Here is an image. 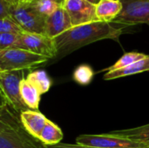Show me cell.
I'll return each instance as SVG.
<instances>
[{
	"mask_svg": "<svg viewBox=\"0 0 149 148\" xmlns=\"http://www.w3.org/2000/svg\"><path fill=\"white\" fill-rule=\"evenodd\" d=\"M123 33V27L113 25V23L95 21L74 26L54 38L57 47V56L53 62L72 51L102 39L119 41Z\"/></svg>",
	"mask_w": 149,
	"mask_h": 148,
	"instance_id": "6da1fadb",
	"label": "cell"
},
{
	"mask_svg": "<svg viewBox=\"0 0 149 148\" xmlns=\"http://www.w3.org/2000/svg\"><path fill=\"white\" fill-rule=\"evenodd\" d=\"M44 145L24 128L19 114L0 106V148H42Z\"/></svg>",
	"mask_w": 149,
	"mask_h": 148,
	"instance_id": "7a4b0ae2",
	"label": "cell"
},
{
	"mask_svg": "<svg viewBox=\"0 0 149 148\" xmlns=\"http://www.w3.org/2000/svg\"><path fill=\"white\" fill-rule=\"evenodd\" d=\"M24 78V71L0 72L1 104L6 105L19 115L29 110L20 94V83Z\"/></svg>",
	"mask_w": 149,
	"mask_h": 148,
	"instance_id": "3957f363",
	"label": "cell"
},
{
	"mask_svg": "<svg viewBox=\"0 0 149 148\" xmlns=\"http://www.w3.org/2000/svg\"><path fill=\"white\" fill-rule=\"evenodd\" d=\"M49 62V58L21 48L0 51V72L24 71Z\"/></svg>",
	"mask_w": 149,
	"mask_h": 148,
	"instance_id": "277c9868",
	"label": "cell"
},
{
	"mask_svg": "<svg viewBox=\"0 0 149 148\" xmlns=\"http://www.w3.org/2000/svg\"><path fill=\"white\" fill-rule=\"evenodd\" d=\"M10 17L25 32L45 35L46 17L38 10L34 1L14 4L10 10Z\"/></svg>",
	"mask_w": 149,
	"mask_h": 148,
	"instance_id": "5b68a950",
	"label": "cell"
},
{
	"mask_svg": "<svg viewBox=\"0 0 149 148\" xmlns=\"http://www.w3.org/2000/svg\"><path fill=\"white\" fill-rule=\"evenodd\" d=\"M76 144L102 148H149L145 144L111 133L82 134L76 138Z\"/></svg>",
	"mask_w": 149,
	"mask_h": 148,
	"instance_id": "8992f818",
	"label": "cell"
},
{
	"mask_svg": "<svg viewBox=\"0 0 149 148\" xmlns=\"http://www.w3.org/2000/svg\"><path fill=\"white\" fill-rule=\"evenodd\" d=\"M16 48H21L38 55L53 59L57 56V47L54 38L45 34L24 32L19 36Z\"/></svg>",
	"mask_w": 149,
	"mask_h": 148,
	"instance_id": "52a82bcc",
	"label": "cell"
},
{
	"mask_svg": "<svg viewBox=\"0 0 149 148\" xmlns=\"http://www.w3.org/2000/svg\"><path fill=\"white\" fill-rule=\"evenodd\" d=\"M123 4L121 13L112 22L122 26L139 24L149 25V0H120Z\"/></svg>",
	"mask_w": 149,
	"mask_h": 148,
	"instance_id": "ba28073f",
	"label": "cell"
},
{
	"mask_svg": "<svg viewBox=\"0 0 149 148\" xmlns=\"http://www.w3.org/2000/svg\"><path fill=\"white\" fill-rule=\"evenodd\" d=\"M61 5L68 13L72 27L98 21L96 5L85 0H63Z\"/></svg>",
	"mask_w": 149,
	"mask_h": 148,
	"instance_id": "9c48e42d",
	"label": "cell"
},
{
	"mask_svg": "<svg viewBox=\"0 0 149 148\" xmlns=\"http://www.w3.org/2000/svg\"><path fill=\"white\" fill-rule=\"evenodd\" d=\"M72 28L71 18L60 4L45 18V35L55 38Z\"/></svg>",
	"mask_w": 149,
	"mask_h": 148,
	"instance_id": "30bf717a",
	"label": "cell"
},
{
	"mask_svg": "<svg viewBox=\"0 0 149 148\" xmlns=\"http://www.w3.org/2000/svg\"><path fill=\"white\" fill-rule=\"evenodd\" d=\"M20 121L24 128L33 138L38 140V137L46 125L48 119L38 110L29 109L19 115Z\"/></svg>",
	"mask_w": 149,
	"mask_h": 148,
	"instance_id": "8fae6325",
	"label": "cell"
},
{
	"mask_svg": "<svg viewBox=\"0 0 149 148\" xmlns=\"http://www.w3.org/2000/svg\"><path fill=\"white\" fill-rule=\"evenodd\" d=\"M123 4L120 0H101L96 5L98 21L112 23L122 11Z\"/></svg>",
	"mask_w": 149,
	"mask_h": 148,
	"instance_id": "7c38bea8",
	"label": "cell"
},
{
	"mask_svg": "<svg viewBox=\"0 0 149 148\" xmlns=\"http://www.w3.org/2000/svg\"><path fill=\"white\" fill-rule=\"evenodd\" d=\"M149 71V55H147L144 58L120 70L107 72L104 75L105 80H112L122 77H127L144 72Z\"/></svg>",
	"mask_w": 149,
	"mask_h": 148,
	"instance_id": "4fadbf2b",
	"label": "cell"
},
{
	"mask_svg": "<svg viewBox=\"0 0 149 148\" xmlns=\"http://www.w3.org/2000/svg\"><path fill=\"white\" fill-rule=\"evenodd\" d=\"M20 94L24 103L31 110H38L41 93L26 78H24L20 83Z\"/></svg>",
	"mask_w": 149,
	"mask_h": 148,
	"instance_id": "5bb4252c",
	"label": "cell"
},
{
	"mask_svg": "<svg viewBox=\"0 0 149 148\" xmlns=\"http://www.w3.org/2000/svg\"><path fill=\"white\" fill-rule=\"evenodd\" d=\"M64 137V134L61 131V129L54 124L51 120H47L45 126L44 127L43 131L41 132L38 140L45 147H51L55 146L57 144L61 143Z\"/></svg>",
	"mask_w": 149,
	"mask_h": 148,
	"instance_id": "9a60e30c",
	"label": "cell"
},
{
	"mask_svg": "<svg viewBox=\"0 0 149 148\" xmlns=\"http://www.w3.org/2000/svg\"><path fill=\"white\" fill-rule=\"evenodd\" d=\"M109 133L116 135V136H120V137L127 138V139L135 140L137 142L145 144L149 147V124L142 126H138L135 128L113 131Z\"/></svg>",
	"mask_w": 149,
	"mask_h": 148,
	"instance_id": "2e32d148",
	"label": "cell"
},
{
	"mask_svg": "<svg viewBox=\"0 0 149 148\" xmlns=\"http://www.w3.org/2000/svg\"><path fill=\"white\" fill-rule=\"evenodd\" d=\"M26 79L31 82L38 91L41 94H44L47 92L52 85V81L48 74L45 72V71L43 70H37L31 72L27 77Z\"/></svg>",
	"mask_w": 149,
	"mask_h": 148,
	"instance_id": "e0dca14e",
	"label": "cell"
},
{
	"mask_svg": "<svg viewBox=\"0 0 149 148\" xmlns=\"http://www.w3.org/2000/svg\"><path fill=\"white\" fill-rule=\"evenodd\" d=\"M147 55L141 53V52H135V51H132V52H127L125 53L118 61H116L112 66L107 68L106 70L103 71H107V72H111V71H116V70H120L122 68H125L142 58H144Z\"/></svg>",
	"mask_w": 149,
	"mask_h": 148,
	"instance_id": "ac0fdd59",
	"label": "cell"
},
{
	"mask_svg": "<svg viewBox=\"0 0 149 148\" xmlns=\"http://www.w3.org/2000/svg\"><path fill=\"white\" fill-rule=\"evenodd\" d=\"M94 76L93 68L88 65H79L73 72V79L76 83L81 85H89Z\"/></svg>",
	"mask_w": 149,
	"mask_h": 148,
	"instance_id": "d6986e66",
	"label": "cell"
},
{
	"mask_svg": "<svg viewBox=\"0 0 149 148\" xmlns=\"http://www.w3.org/2000/svg\"><path fill=\"white\" fill-rule=\"evenodd\" d=\"M25 32L23 28L10 17L0 18V33H13L21 35Z\"/></svg>",
	"mask_w": 149,
	"mask_h": 148,
	"instance_id": "ffe728a7",
	"label": "cell"
},
{
	"mask_svg": "<svg viewBox=\"0 0 149 148\" xmlns=\"http://www.w3.org/2000/svg\"><path fill=\"white\" fill-rule=\"evenodd\" d=\"M17 34L13 33H0V51L15 48L19 39Z\"/></svg>",
	"mask_w": 149,
	"mask_h": 148,
	"instance_id": "44dd1931",
	"label": "cell"
},
{
	"mask_svg": "<svg viewBox=\"0 0 149 148\" xmlns=\"http://www.w3.org/2000/svg\"><path fill=\"white\" fill-rule=\"evenodd\" d=\"M46 148H102L95 147H88V146H81L78 144H67V143H59L55 146L45 147Z\"/></svg>",
	"mask_w": 149,
	"mask_h": 148,
	"instance_id": "7402d4cb",
	"label": "cell"
},
{
	"mask_svg": "<svg viewBox=\"0 0 149 148\" xmlns=\"http://www.w3.org/2000/svg\"><path fill=\"white\" fill-rule=\"evenodd\" d=\"M85 1H86V2H88V3H93V4H94V5H97L101 0H85Z\"/></svg>",
	"mask_w": 149,
	"mask_h": 148,
	"instance_id": "603a6c76",
	"label": "cell"
},
{
	"mask_svg": "<svg viewBox=\"0 0 149 148\" xmlns=\"http://www.w3.org/2000/svg\"><path fill=\"white\" fill-rule=\"evenodd\" d=\"M16 3H24V2H31V0H13Z\"/></svg>",
	"mask_w": 149,
	"mask_h": 148,
	"instance_id": "cb8c5ba5",
	"label": "cell"
},
{
	"mask_svg": "<svg viewBox=\"0 0 149 148\" xmlns=\"http://www.w3.org/2000/svg\"><path fill=\"white\" fill-rule=\"evenodd\" d=\"M53 1L57 2V3H59V4H61V3H62V2H63V0H53Z\"/></svg>",
	"mask_w": 149,
	"mask_h": 148,
	"instance_id": "d4e9b609",
	"label": "cell"
},
{
	"mask_svg": "<svg viewBox=\"0 0 149 148\" xmlns=\"http://www.w3.org/2000/svg\"><path fill=\"white\" fill-rule=\"evenodd\" d=\"M42 148H46V147H45V146H44V147H42Z\"/></svg>",
	"mask_w": 149,
	"mask_h": 148,
	"instance_id": "484cf974",
	"label": "cell"
},
{
	"mask_svg": "<svg viewBox=\"0 0 149 148\" xmlns=\"http://www.w3.org/2000/svg\"><path fill=\"white\" fill-rule=\"evenodd\" d=\"M31 1H34V0H31Z\"/></svg>",
	"mask_w": 149,
	"mask_h": 148,
	"instance_id": "4316f807",
	"label": "cell"
}]
</instances>
